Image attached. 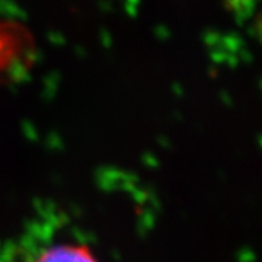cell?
Segmentation results:
<instances>
[{"label": "cell", "instance_id": "6da1fadb", "mask_svg": "<svg viewBox=\"0 0 262 262\" xmlns=\"http://www.w3.org/2000/svg\"><path fill=\"white\" fill-rule=\"evenodd\" d=\"M31 262H101L91 246L80 242H56L39 249Z\"/></svg>", "mask_w": 262, "mask_h": 262}, {"label": "cell", "instance_id": "7a4b0ae2", "mask_svg": "<svg viewBox=\"0 0 262 262\" xmlns=\"http://www.w3.org/2000/svg\"><path fill=\"white\" fill-rule=\"evenodd\" d=\"M255 2L256 0H226V5L239 18H246L255 6Z\"/></svg>", "mask_w": 262, "mask_h": 262}]
</instances>
